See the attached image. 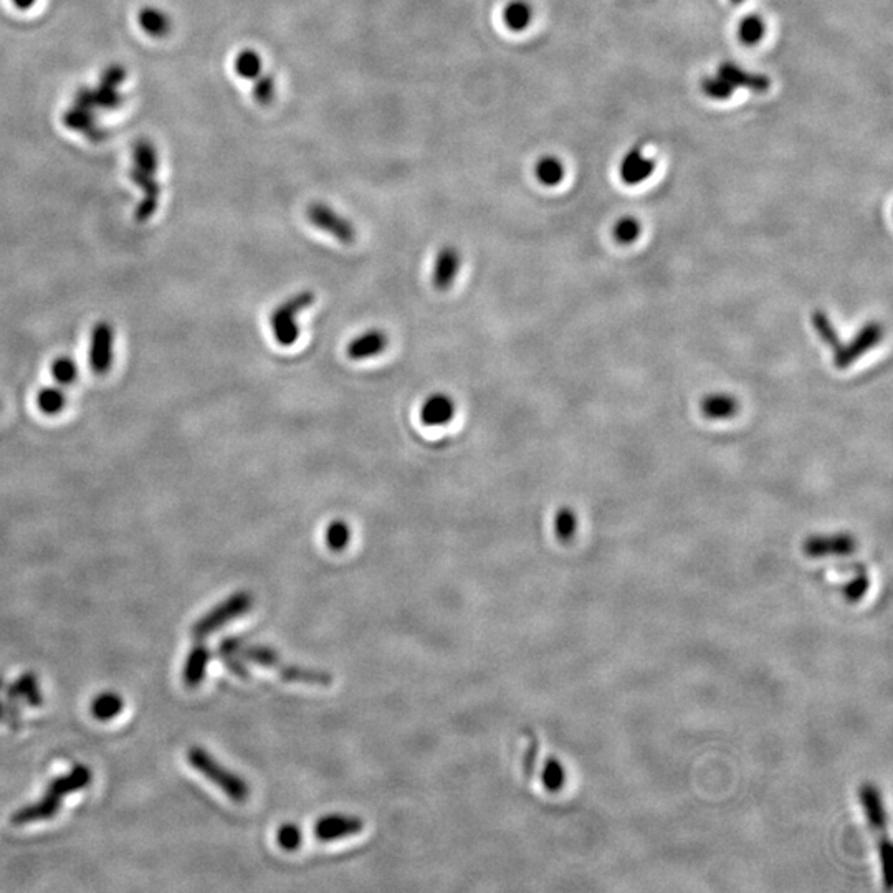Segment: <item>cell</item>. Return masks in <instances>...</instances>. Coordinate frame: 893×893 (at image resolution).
Returning a JSON list of instances; mask_svg holds the SVG:
<instances>
[{
    "mask_svg": "<svg viewBox=\"0 0 893 893\" xmlns=\"http://www.w3.org/2000/svg\"><path fill=\"white\" fill-rule=\"evenodd\" d=\"M91 778H93V774L88 766H73L67 774L53 779L37 803L17 809L10 817V821L15 826H27L34 822L53 819L62 808L63 798H67L68 794L78 793L85 789L91 783Z\"/></svg>",
    "mask_w": 893,
    "mask_h": 893,
    "instance_id": "6da1fadb",
    "label": "cell"
},
{
    "mask_svg": "<svg viewBox=\"0 0 893 893\" xmlns=\"http://www.w3.org/2000/svg\"><path fill=\"white\" fill-rule=\"evenodd\" d=\"M239 655L245 662L262 665L267 669L275 670L282 679L292 683H306V685H318L328 687L333 683V677L328 672L316 669H306L301 665L288 664L273 649L262 645H240Z\"/></svg>",
    "mask_w": 893,
    "mask_h": 893,
    "instance_id": "7a4b0ae2",
    "label": "cell"
},
{
    "mask_svg": "<svg viewBox=\"0 0 893 893\" xmlns=\"http://www.w3.org/2000/svg\"><path fill=\"white\" fill-rule=\"evenodd\" d=\"M859 799L865 812V819L869 822L870 831L875 837L885 887L889 890L892 844H890L889 834H887V812H885L884 803H882V794L879 789L875 788V784L864 783L859 789Z\"/></svg>",
    "mask_w": 893,
    "mask_h": 893,
    "instance_id": "3957f363",
    "label": "cell"
},
{
    "mask_svg": "<svg viewBox=\"0 0 893 893\" xmlns=\"http://www.w3.org/2000/svg\"><path fill=\"white\" fill-rule=\"evenodd\" d=\"M187 761L192 768L197 769L204 778L209 779L235 803H245L249 799L250 788L247 781L237 776L234 771L220 765L219 761L201 746H192L191 750L187 751Z\"/></svg>",
    "mask_w": 893,
    "mask_h": 893,
    "instance_id": "277c9868",
    "label": "cell"
},
{
    "mask_svg": "<svg viewBox=\"0 0 893 893\" xmlns=\"http://www.w3.org/2000/svg\"><path fill=\"white\" fill-rule=\"evenodd\" d=\"M315 303V293L303 290L292 297L282 301L270 315V328H272L275 341L282 346H293L300 338V325L298 316Z\"/></svg>",
    "mask_w": 893,
    "mask_h": 893,
    "instance_id": "5b68a950",
    "label": "cell"
},
{
    "mask_svg": "<svg viewBox=\"0 0 893 893\" xmlns=\"http://www.w3.org/2000/svg\"><path fill=\"white\" fill-rule=\"evenodd\" d=\"M254 606V597L247 591L232 594L227 597L224 602H220L219 606H215L212 611L207 612L206 616L201 617L199 621L192 626V636L197 640L206 639L212 636L214 632L219 631L222 627L227 626L229 622L244 616Z\"/></svg>",
    "mask_w": 893,
    "mask_h": 893,
    "instance_id": "8992f818",
    "label": "cell"
},
{
    "mask_svg": "<svg viewBox=\"0 0 893 893\" xmlns=\"http://www.w3.org/2000/svg\"><path fill=\"white\" fill-rule=\"evenodd\" d=\"M306 219L311 225H315L316 229L340 240L341 244L351 245L358 239V230L353 222L325 202H311L310 206L306 207Z\"/></svg>",
    "mask_w": 893,
    "mask_h": 893,
    "instance_id": "52a82bcc",
    "label": "cell"
},
{
    "mask_svg": "<svg viewBox=\"0 0 893 893\" xmlns=\"http://www.w3.org/2000/svg\"><path fill=\"white\" fill-rule=\"evenodd\" d=\"M115 326L108 321H98L91 331L90 368L93 373L106 374L115 363Z\"/></svg>",
    "mask_w": 893,
    "mask_h": 893,
    "instance_id": "ba28073f",
    "label": "cell"
},
{
    "mask_svg": "<svg viewBox=\"0 0 893 893\" xmlns=\"http://www.w3.org/2000/svg\"><path fill=\"white\" fill-rule=\"evenodd\" d=\"M884 336V328L879 323H869L855 335L849 344H842L834 351V364L837 369H847L862 358L870 349L877 346Z\"/></svg>",
    "mask_w": 893,
    "mask_h": 893,
    "instance_id": "9c48e42d",
    "label": "cell"
},
{
    "mask_svg": "<svg viewBox=\"0 0 893 893\" xmlns=\"http://www.w3.org/2000/svg\"><path fill=\"white\" fill-rule=\"evenodd\" d=\"M857 550V540L849 533L811 536L804 541L803 551L809 558L847 556Z\"/></svg>",
    "mask_w": 893,
    "mask_h": 893,
    "instance_id": "30bf717a",
    "label": "cell"
},
{
    "mask_svg": "<svg viewBox=\"0 0 893 893\" xmlns=\"http://www.w3.org/2000/svg\"><path fill=\"white\" fill-rule=\"evenodd\" d=\"M462 267V254L454 245H445L435 257L432 285L439 292H447L454 285Z\"/></svg>",
    "mask_w": 893,
    "mask_h": 893,
    "instance_id": "8fae6325",
    "label": "cell"
},
{
    "mask_svg": "<svg viewBox=\"0 0 893 893\" xmlns=\"http://www.w3.org/2000/svg\"><path fill=\"white\" fill-rule=\"evenodd\" d=\"M364 822L353 816H328L316 822L315 836L318 841L331 842L354 836L363 831Z\"/></svg>",
    "mask_w": 893,
    "mask_h": 893,
    "instance_id": "7c38bea8",
    "label": "cell"
},
{
    "mask_svg": "<svg viewBox=\"0 0 893 893\" xmlns=\"http://www.w3.org/2000/svg\"><path fill=\"white\" fill-rule=\"evenodd\" d=\"M455 402L442 392L427 397L421 407V421L427 427H440L449 424L455 416Z\"/></svg>",
    "mask_w": 893,
    "mask_h": 893,
    "instance_id": "4fadbf2b",
    "label": "cell"
},
{
    "mask_svg": "<svg viewBox=\"0 0 893 893\" xmlns=\"http://www.w3.org/2000/svg\"><path fill=\"white\" fill-rule=\"evenodd\" d=\"M387 335L381 330H368L349 341L346 354L353 361H364L384 353L387 348Z\"/></svg>",
    "mask_w": 893,
    "mask_h": 893,
    "instance_id": "5bb4252c",
    "label": "cell"
},
{
    "mask_svg": "<svg viewBox=\"0 0 893 893\" xmlns=\"http://www.w3.org/2000/svg\"><path fill=\"white\" fill-rule=\"evenodd\" d=\"M718 75L725 78L733 88H746V90L766 91L769 88V80L761 73L748 72L745 68L738 67L736 63L725 62L718 67Z\"/></svg>",
    "mask_w": 893,
    "mask_h": 893,
    "instance_id": "9a60e30c",
    "label": "cell"
},
{
    "mask_svg": "<svg viewBox=\"0 0 893 893\" xmlns=\"http://www.w3.org/2000/svg\"><path fill=\"white\" fill-rule=\"evenodd\" d=\"M211 662V650L206 644L194 645L191 652L187 655L184 670H182V680L186 683L187 688H197L204 682L207 675V665Z\"/></svg>",
    "mask_w": 893,
    "mask_h": 893,
    "instance_id": "2e32d148",
    "label": "cell"
},
{
    "mask_svg": "<svg viewBox=\"0 0 893 893\" xmlns=\"http://www.w3.org/2000/svg\"><path fill=\"white\" fill-rule=\"evenodd\" d=\"M654 169V159L647 158V156L642 153V149H631V151L624 156V159H622V181L629 184V186H637L640 182L647 181L650 174L654 172Z\"/></svg>",
    "mask_w": 893,
    "mask_h": 893,
    "instance_id": "e0dca14e",
    "label": "cell"
},
{
    "mask_svg": "<svg viewBox=\"0 0 893 893\" xmlns=\"http://www.w3.org/2000/svg\"><path fill=\"white\" fill-rule=\"evenodd\" d=\"M700 409H702V414L707 419L726 421V419H731V417L735 416L738 409H740V404H738L735 397L722 392V394H710V396L703 397Z\"/></svg>",
    "mask_w": 893,
    "mask_h": 893,
    "instance_id": "ac0fdd59",
    "label": "cell"
},
{
    "mask_svg": "<svg viewBox=\"0 0 893 893\" xmlns=\"http://www.w3.org/2000/svg\"><path fill=\"white\" fill-rule=\"evenodd\" d=\"M531 19H533V9L526 0H510L503 9V24L507 25L511 32L528 29Z\"/></svg>",
    "mask_w": 893,
    "mask_h": 893,
    "instance_id": "d6986e66",
    "label": "cell"
},
{
    "mask_svg": "<svg viewBox=\"0 0 893 893\" xmlns=\"http://www.w3.org/2000/svg\"><path fill=\"white\" fill-rule=\"evenodd\" d=\"M125 708L123 698L115 692L100 693L98 697L91 702V715L98 722H110L113 718L118 717Z\"/></svg>",
    "mask_w": 893,
    "mask_h": 893,
    "instance_id": "ffe728a7",
    "label": "cell"
},
{
    "mask_svg": "<svg viewBox=\"0 0 893 893\" xmlns=\"http://www.w3.org/2000/svg\"><path fill=\"white\" fill-rule=\"evenodd\" d=\"M139 25H141V29L146 34L156 37V39L168 35L169 30H171V20H169L168 15L164 14L163 10L159 9L141 10Z\"/></svg>",
    "mask_w": 893,
    "mask_h": 893,
    "instance_id": "44dd1931",
    "label": "cell"
},
{
    "mask_svg": "<svg viewBox=\"0 0 893 893\" xmlns=\"http://www.w3.org/2000/svg\"><path fill=\"white\" fill-rule=\"evenodd\" d=\"M37 406L45 416H58L67 407V394L62 387H42L37 394Z\"/></svg>",
    "mask_w": 893,
    "mask_h": 893,
    "instance_id": "7402d4cb",
    "label": "cell"
},
{
    "mask_svg": "<svg viewBox=\"0 0 893 893\" xmlns=\"http://www.w3.org/2000/svg\"><path fill=\"white\" fill-rule=\"evenodd\" d=\"M235 72L245 80H257L262 75V57L254 48H245L235 57Z\"/></svg>",
    "mask_w": 893,
    "mask_h": 893,
    "instance_id": "603a6c76",
    "label": "cell"
},
{
    "mask_svg": "<svg viewBox=\"0 0 893 893\" xmlns=\"http://www.w3.org/2000/svg\"><path fill=\"white\" fill-rule=\"evenodd\" d=\"M240 645H242L240 639H225L220 645V657L230 672L245 679V677H249V670L245 667V660L239 655Z\"/></svg>",
    "mask_w": 893,
    "mask_h": 893,
    "instance_id": "cb8c5ba5",
    "label": "cell"
},
{
    "mask_svg": "<svg viewBox=\"0 0 893 893\" xmlns=\"http://www.w3.org/2000/svg\"><path fill=\"white\" fill-rule=\"evenodd\" d=\"M535 174L536 179L543 184V186H558L559 182L563 181L564 177V166L558 158H554V156H545V158H541L535 166Z\"/></svg>",
    "mask_w": 893,
    "mask_h": 893,
    "instance_id": "d4e9b609",
    "label": "cell"
},
{
    "mask_svg": "<svg viewBox=\"0 0 893 893\" xmlns=\"http://www.w3.org/2000/svg\"><path fill=\"white\" fill-rule=\"evenodd\" d=\"M10 693H12L14 697L24 698L25 702L34 705V707H39L43 702L39 682H37V677L32 674L22 675V677L10 687Z\"/></svg>",
    "mask_w": 893,
    "mask_h": 893,
    "instance_id": "484cf974",
    "label": "cell"
},
{
    "mask_svg": "<svg viewBox=\"0 0 893 893\" xmlns=\"http://www.w3.org/2000/svg\"><path fill=\"white\" fill-rule=\"evenodd\" d=\"M50 371H52L55 383L60 384V386H72V384L77 383L78 376H80L77 361L70 358V356H58L53 361Z\"/></svg>",
    "mask_w": 893,
    "mask_h": 893,
    "instance_id": "4316f807",
    "label": "cell"
},
{
    "mask_svg": "<svg viewBox=\"0 0 893 893\" xmlns=\"http://www.w3.org/2000/svg\"><path fill=\"white\" fill-rule=\"evenodd\" d=\"M576 531H578V515L569 507L559 508L554 516V533L558 536V540L568 543L573 540Z\"/></svg>",
    "mask_w": 893,
    "mask_h": 893,
    "instance_id": "83f0119b",
    "label": "cell"
},
{
    "mask_svg": "<svg viewBox=\"0 0 893 893\" xmlns=\"http://www.w3.org/2000/svg\"><path fill=\"white\" fill-rule=\"evenodd\" d=\"M541 781H543L546 791H550V793H558L563 789L564 783H566V769L554 756L546 760Z\"/></svg>",
    "mask_w": 893,
    "mask_h": 893,
    "instance_id": "f1b7e54d",
    "label": "cell"
},
{
    "mask_svg": "<svg viewBox=\"0 0 893 893\" xmlns=\"http://www.w3.org/2000/svg\"><path fill=\"white\" fill-rule=\"evenodd\" d=\"M812 326L816 328L817 335L821 336V340L829 348H832V351H836L841 346V338L837 335L836 328L824 311L817 310L816 313H812Z\"/></svg>",
    "mask_w": 893,
    "mask_h": 893,
    "instance_id": "f546056e",
    "label": "cell"
},
{
    "mask_svg": "<svg viewBox=\"0 0 893 893\" xmlns=\"http://www.w3.org/2000/svg\"><path fill=\"white\" fill-rule=\"evenodd\" d=\"M65 123H67L68 128L82 131V133L86 134H93V131L96 129L90 108L80 105H75L67 111Z\"/></svg>",
    "mask_w": 893,
    "mask_h": 893,
    "instance_id": "4dcf8cb0",
    "label": "cell"
},
{
    "mask_svg": "<svg viewBox=\"0 0 893 893\" xmlns=\"http://www.w3.org/2000/svg\"><path fill=\"white\" fill-rule=\"evenodd\" d=\"M326 545L331 551H343L351 541V528L344 520L331 521L326 528Z\"/></svg>",
    "mask_w": 893,
    "mask_h": 893,
    "instance_id": "1f68e13d",
    "label": "cell"
},
{
    "mask_svg": "<svg viewBox=\"0 0 893 893\" xmlns=\"http://www.w3.org/2000/svg\"><path fill=\"white\" fill-rule=\"evenodd\" d=\"M766 25L763 22L761 17L758 15H748L745 19L741 20L740 29H738V35H740V40L746 45H756V43L760 42L763 37H765Z\"/></svg>",
    "mask_w": 893,
    "mask_h": 893,
    "instance_id": "d6a6232c",
    "label": "cell"
},
{
    "mask_svg": "<svg viewBox=\"0 0 893 893\" xmlns=\"http://www.w3.org/2000/svg\"><path fill=\"white\" fill-rule=\"evenodd\" d=\"M702 90L705 95L710 96L713 100L723 101L728 100L733 95L735 88L717 73L713 77L703 78Z\"/></svg>",
    "mask_w": 893,
    "mask_h": 893,
    "instance_id": "836d02e7",
    "label": "cell"
},
{
    "mask_svg": "<svg viewBox=\"0 0 893 893\" xmlns=\"http://www.w3.org/2000/svg\"><path fill=\"white\" fill-rule=\"evenodd\" d=\"M254 98L258 105H272L275 93H277V83L272 75H260L254 80Z\"/></svg>",
    "mask_w": 893,
    "mask_h": 893,
    "instance_id": "e575fe53",
    "label": "cell"
},
{
    "mask_svg": "<svg viewBox=\"0 0 893 893\" xmlns=\"http://www.w3.org/2000/svg\"><path fill=\"white\" fill-rule=\"evenodd\" d=\"M639 235V220L634 219V217H622L614 225V237H616L619 244H632L634 240L639 239Z\"/></svg>",
    "mask_w": 893,
    "mask_h": 893,
    "instance_id": "d590c367",
    "label": "cell"
},
{
    "mask_svg": "<svg viewBox=\"0 0 893 893\" xmlns=\"http://www.w3.org/2000/svg\"><path fill=\"white\" fill-rule=\"evenodd\" d=\"M855 569H857V574H855L857 578L852 579L851 583L844 588V596H846L847 601L851 602L860 601L867 594L870 586L867 571L862 566H857Z\"/></svg>",
    "mask_w": 893,
    "mask_h": 893,
    "instance_id": "8d00e7d4",
    "label": "cell"
},
{
    "mask_svg": "<svg viewBox=\"0 0 893 893\" xmlns=\"http://www.w3.org/2000/svg\"><path fill=\"white\" fill-rule=\"evenodd\" d=\"M301 839H303V836H301L300 827L295 826V824H285V826L278 829V846L285 849V851L298 849L301 846Z\"/></svg>",
    "mask_w": 893,
    "mask_h": 893,
    "instance_id": "74e56055",
    "label": "cell"
},
{
    "mask_svg": "<svg viewBox=\"0 0 893 893\" xmlns=\"http://www.w3.org/2000/svg\"><path fill=\"white\" fill-rule=\"evenodd\" d=\"M538 755H540V741L536 735L531 733L530 745L523 756V769H525L526 778L531 779L535 776L536 763H538Z\"/></svg>",
    "mask_w": 893,
    "mask_h": 893,
    "instance_id": "f35d334b",
    "label": "cell"
},
{
    "mask_svg": "<svg viewBox=\"0 0 893 893\" xmlns=\"http://www.w3.org/2000/svg\"><path fill=\"white\" fill-rule=\"evenodd\" d=\"M14 2L15 7L20 10H29L32 5L37 2V0H12Z\"/></svg>",
    "mask_w": 893,
    "mask_h": 893,
    "instance_id": "ab89813d",
    "label": "cell"
},
{
    "mask_svg": "<svg viewBox=\"0 0 893 893\" xmlns=\"http://www.w3.org/2000/svg\"><path fill=\"white\" fill-rule=\"evenodd\" d=\"M733 2H741V0H733Z\"/></svg>",
    "mask_w": 893,
    "mask_h": 893,
    "instance_id": "60d3db41",
    "label": "cell"
},
{
    "mask_svg": "<svg viewBox=\"0 0 893 893\" xmlns=\"http://www.w3.org/2000/svg\"><path fill=\"white\" fill-rule=\"evenodd\" d=\"M0 406H2V404H0Z\"/></svg>",
    "mask_w": 893,
    "mask_h": 893,
    "instance_id": "b9f144b4",
    "label": "cell"
}]
</instances>
